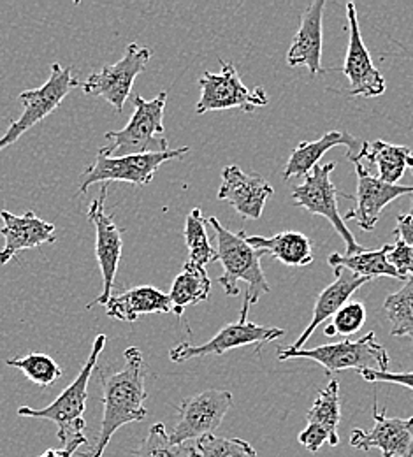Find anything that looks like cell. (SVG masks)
I'll return each instance as SVG.
<instances>
[{
    "mask_svg": "<svg viewBox=\"0 0 413 457\" xmlns=\"http://www.w3.org/2000/svg\"><path fill=\"white\" fill-rule=\"evenodd\" d=\"M206 220L217 234V261L224 268L217 282L226 290V295H239V282H244L243 310H250L252 304L259 303L260 295L271 290L260 268V257L264 253L248 245L244 230L233 232L222 226L217 217Z\"/></svg>",
    "mask_w": 413,
    "mask_h": 457,
    "instance_id": "cell-2",
    "label": "cell"
},
{
    "mask_svg": "<svg viewBox=\"0 0 413 457\" xmlns=\"http://www.w3.org/2000/svg\"><path fill=\"white\" fill-rule=\"evenodd\" d=\"M7 366L20 370L30 382L43 389L52 387L63 375L59 364L50 355L41 352H30L23 357L9 359Z\"/></svg>",
    "mask_w": 413,
    "mask_h": 457,
    "instance_id": "cell-30",
    "label": "cell"
},
{
    "mask_svg": "<svg viewBox=\"0 0 413 457\" xmlns=\"http://www.w3.org/2000/svg\"><path fill=\"white\" fill-rule=\"evenodd\" d=\"M368 141H362L354 137L349 132L342 130H329L317 141H301L291 154V159L284 170V179H291L294 176H306L313 171L320 159L335 146H345L347 148V159L351 162H360L364 159Z\"/></svg>",
    "mask_w": 413,
    "mask_h": 457,
    "instance_id": "cell-20",
    "label": "cell"
},
{
    "mask_svg": "<svg viewBox=\"0 0 413 457\" xmlns=\"http://www.w3.org/2000/svg\"><path fill=\"white\" fill-rule=\"evenodd\" d=\"M206 224L208 220L202 217L201 208H194L186 220H185V228H183V237L188 248V261L194 266L204 268L210 262L217 261V250L211 246L206 232Z\"/></svg>",
    "mask_w": 413,
    "mask_h": 457,
    "instance_id": "cell-29",
    "label": "cell"
},
{
    "mask_svg": "<svg viewBox=\"0 0 413 457\" xmlns=\"http://www.w3.org/2000/svg\"><path fill=\"white\" fill-rule=\"evenodd\" d=\"M357 174V192H355L354 210L347 213V220H355L362 230H373L384 208L394 199L413 194V185H389L378 176L366 171L362 162H355Z\"/></svg>",
    "mask_w": 413,
    "mask_h": 457,
    "instance_id": "cell-16",
    "label": "cell"
},
{
    "mask_svg": "<svg viewBox=\"0 0 413 457\" xmlns=\"http://www.w3.org/2000/svg\"><path fill=\"white\" fill-rule=\"evenodd\" d=\"M347 18H349V50L343 65V74L351 81V96L352 97H378L385 92L387 83L382 72L375 67L371 55L362 41L357 7L354 2L347 4Z\"/></svg>",
    "mask_w": 413,
    "mask_h": 457,
    "instance_id": "cell-15",
    "label": "cell"
},
{
    "mask_svg": "<svg viewBox=\"0 0 413 457\" xmlns=\"http://www.w3.org/2000/svg\"><path fill=\"white\" fill-rule=\"evenodd\" d=\"M246 241L255 250L268 253L291 268L310 266L315 259L311 239L302 232L285 230V232L275 234L271 237L246 234Z\"/></svg>",
    "mask_w": 413,
    "mask_h": 457,
    "instance_id": "cell-24",
    "label": "cell"
},
{
    "mask_svg": "<svg viewBox=\"0 0 413 457\" xmlns=\"http://www.w3.org/2000/svg\"><path fill=\"white\" fill-rule=\"evenodd\" d=\"M275 188L259 174H248L239 166H227L222 171L219 201H227L243 219L257 220L262 217L266 201Z\"/></svg>",
    "mask_w": 413,
    "mask_h": 457,
    "instance_id": "cell-18",
    "label": "cell"
},
{
    "mask_svg": "<svg viewBox=\"0 0 413 457\" xmlns=\"http://www.w3.org/2000/svg\"><path fill=\"white\" fill-rule=\"evenodd\" d=\"M78 87H81V83L76 79L70 69H63L59 62L52 63L50 78L43 87L20 94L23 113L18 120H11L9 129L0 137V152L14 145L27 130L54 113L70 90Z\"/></svg>",
    "mask_w": 413,
    "mask_h": 457,
    "instance_id": "cell-7",
    "label": "cell"
},
{
    "mask_svg": "<svg viewBox=\"0 0 413 457\" xmlns=\"http://www.w3.org/2000/svg\"><path fill=\"white\" fill-rule=\"evenodd\" d=\"M410 215H412V217H413V194H412V206H410Z\"/></svg>",
    "mask_w": 413,
    "mask_h": 457,
    "instance_id": "cell-38",
    "label": "cell"
},
{
    "mask_svg": "<svg viewBox=\"0 0 413 457\" xmlns=\"http://www.w3.org/2000/svg\"><path fill=\"white\" fill-rule=\"evenodd\" d=\"M188 154V146L168 150L162 154H141L127 157H101L85 168L79 176V194H85L95 183L125 181L136 187H146L152 183L159 168L169 161L183 159Z\"/></svg>",
    "mask_w": 413,
    "mask_h": 457,
    "instance_id": "cell-8",
    "label": "cell"
},
{
    "mask_svg": "<svg viewBox=\"0 0 413 457\" xmlns=\"http://www.w3.org/2000/svg\"><path fill=\"white\" fill-rule=\"evenodd\" d=\"M384 313L391 322V337L413 342V278L384 301Z\"/></svg>",
    "mask_w": 413,
    "mask_h": 457,
    "instance_id": "cell-28",
    "label": "cell"
},
{
    "mask_svg": "<svg viewBox=\"0 0 413 457\" xmlns=\"http://www.w3.org/2000/svg\"><path fill=\"white\" fill-rule=\"evenodd\" d=\"M220 72L206 71L199 78L201 97L195 106L197 114L235 108L244 113H252L253 110L264 108L269 103V97L262 87L248 88L241 81L235 63L220 60Z\"/></svg>",
    "mask_w": 413,
    "mask_h": 457,
    "instance_id": "cell-6",
    "label": "cell"
},
{
    "mask_svg": "<svg viewBox=\"0 0 413 457\" xmlns=\"http://www.w3.org/2000/svg\"><path fill=\"white\" fill-rule=\"evenodd\" d=\"M375 426L371 431L354 429L351 445L357 451L378 449L384 457H413V417H387L385 408L373 404Z\"/></svg>",
    "mask_w": 413,
    "mask_h": 457,
    "instance_id": "cell-14",
    "label": "cell"
},
{
    "mask_svg": "<svg viewBox=\"0 0 413 457\" xmlns=\"http://www.w3.org/2000/svg\"><path fill=\"white\" fill-rule=\"evenodd\" d=\"M331 268H347L360 278L373 280L376 277H391L401 280L398 271L387 261V245L378 250H364L355 255L331 253L327 259Z\"/></svg>",
    "mask_w": 413,
    "mask_h": 457,
    "instance_id": "cell-27",
    "label": "cell"
},
{
    "mask_svg": "<svg viewBox=\"0 0 413 457\" xmlns=\"http://www.w3.org/2000/svg\"><path fill=\"white\" fill-rule=\"evenodd\" d=\"M359 375H360L366 382L398 384V386H403V387L412 389L413 391V371H409V373H392V371H371V370H364V371H359Z\"/></svg>",
    "mask_w": 413,
    "mask_h": 457,
    "instance_id": "cell-35",
    "label": "cell"
},
{
    "mask_svg": "<svg viewBox=\"0 0 413 457\" xmlns=\"http://www.w3.org/2000/svg\"><path fill=\"white\" fill-rule=\"evenodd\" d=\"M246 317H248V313H239L237 322L227 324L226 328H222L210 342L202 343V345L179 343L175 348H171L169 359L173 362H183V361L204 357V355H222L233 348L273 342L285 335V331L280 328L259 326L255 322H248Z\"/></svg>",
    "mask_w": 413,
    "mask_h": 457,
    "instance_id": "cell-13",
    "label": "cell"
},
{
    "mask_svg": "<svg viewBox=\"0 0 413 457\" xmlns=\"http://www.w3.org/2000/svg\"><path fill=\"white\" fill-rule=\"evenodd\" d=\"M199 457H259L257 451L241 438H220L215 435L197 440Z\"/></svg>",
    "mask_w": 413,
    "mask_h": 457,
    "instance_id": "cell-32",
    "label": "cell"
},
{
    "mask_svg": "<svg viewBox=\"0 0 413 457\" xmlns=\"http://www.w3.org/2000/svg\"><path fill=\"white\" fill-rule=\"evenodd\" d=\"M278 359H310L318 362L327 375L343 371V370H355L364 371H389V353L382 343L376 342L375 333H368L357 342L343 340L338 343H327L317 348H278Z\"/></svg>",
    "mask_w": 413,
    "mask_h": 457,
    "instance_id": "cell-5",
    "label": "cell"
},
{
    "mask_svg": "<svg viewBox=\"0 0 413 457\" xmlns=\"http://www.w3.org/2000/svg\"><path fill=\"white\" fill-rule=\"evenodd\" d=\"M136 457H199L195 445L181 444L175 445L169 438V433L162 422L153 424L139 444Z\"/></svg>",
    "mask_w": 413,
    "mask_h": 457,
    "instance_id": "cell-31",
    "label": "cell"
},
{
    "mask_svg": "<svg viewBox=\"0 0 413 457\" xmlns=\"http://www.w3.org/2000/svg\"><path fill=\"white\" fill-rule=\"evenodd\" d=\"M152 55V48L130 43L117 63L104 65L101 71L90 74L81 88L87 96H97L106 99L108 104H112L121 113L127 99L132 94V85L136 78L143 72Z\"/></svg>",
    "mask_w": 413,
    "mask_h": 457,
    "instance_id": "cell-10",
    "label": "cell"
},
{
    "mask_svg": "<svg viewBox=\"0 0 413 457\" xmlns=\"http://www.w3.org/2000/svg\"><path fill=\"white\" fill-rule=\"evenodd\" d=\"M211 294V280L206 273V268L194 266L185 262L181 273L178 275L169 292L173 303V313L183 315V312L192 306L206 301Z\"/></svg>",
    "mask_w": 413,
    "mask_h": 457,
    "instance_id": "cell-26",
    "label": "cell"
},
{
    "mask_svg": "<svg viewBox=\"0 0 413 457\" xmlns=\"http://www.w3.org/2000/svg\"><path fill=\"white\" fill-rule=\"evenodd\" d=\"M134 113L121 130L106 132V145L97 150L101 157H127L141 154H162L169 150L164 112L168 103V92H161L153 99L141 96L132 97Z\"/></svg>",
    "mask_w": 413,
    "mask_h": 457,
    "instance_id": "cell-3",
    "label": "cell"
},
{
    "mask_svg": "<svg viewBox=\"0 0 413 457\" xmlns=\"http://www.w3.org/2000/svg\"><path fill=\"white\" fill-rule=\"evenodd\" d=\"M108 342L106 335L95 337L90 355L87 362L81 366L78 377L60 393L59 398L54 401L52 404L45 408H29V406H20L18 415L20 417H29V419H46L52 420L59 428V440L62 445H69L78 440H87L85 438V410H87V398H88V384L92 378L94 370L97 368V361L101 352L104 350Z\"/></svg>",
    "mask_w": 413,
    "mask_h": 457,
    "instance_id": "cell-4",
    "label": "cell"
},
{
    "mask_svg": "<svg viewBox=\"0 0 413 457\" xmlns=\"http://www.w3.org/2000/svg\"><path fill=\"white\" fill-rule=\"evenodd\" d=\"M231 406L233 395L222 389H210L185 398L178 406L177 424L169 433L171 442L181 445L213 435Z\"/></svg>",
    "mask_w": 413,
    "mask_h": 457,
    "instance_id": "cell-11",
    "label": "cell"
},
{
    "mask_svg": "<svg viewBox=\"0 0 413 457\" xmlns=\"http://www.w3.org/2000/svg\"><path fill=\"white\" fill-rule=\"evenodd\" d=\"M398 228L394 230L396 237L413 246V217L412 215H398Z\"/></svg>",
    "mask_w": 413,
    "mask_h": 457,
    "instance_id": "cell-36",
    "label": "cell"
},
{
    "mask_svg": "<svg viewBox=\"0 0 413 457\" xmlns=\"http://www.w3.org/2000/svg\"><path fill=\"white\" fill-rule=\"evenodd\" d=\"M342 420L340 382L329 380V384L318 393L313 406L306 415L308 426L299 433L297 440L310 453H318L322 445L329 444L336 447L340 444L338 426Z\"/></svg>",
    "mask_w": 413,
    "mask_h": 457,
    "instance_id": "cell-17",
    "label": "cell"
},
{
    "mask_svg": "<svg viewBox=\"0 0 413 457\" xmlns=\"http://www.w3.org/2000/svg\"><path fill=\"white\" fill-rule=\"evenodd\" d=\"M0 219L4 222L0 234L5 241L0 250V266L7 264L23 250L55 243V224L45 222L34 212L14 215L7 210H0Z\"/></svg>",
    "mask_w": 413,
    "mask_h": 457,
    "instance_id": "cell-19",
    "label": "cell"
},
{
    "mask_svg": "<svg viewBox=\"0 0 413 457\" xmlns=\"http://www.w3.org/2000/svg\"><path fill=\"white\" fill-rule=\"evenodd\" d=\"M366 322V306L360 301H349L338 313L333 317V324L324 329L326 337H352L362 329Z\"/></svg>",
    "mask_w": 413,
    "mask_h": 457,
    "instance_id": "cell-33",
    "label": "cell"
},
{
    "mask_svg": "<svg viewBox=\"0 0 413 457\" xmlns=\"http://www.w3.org/2000/svg\"><path fill=\"white\" fill-rule=\"evenodd\" d=\"M106 197H108V183L103 185L101 195L92 201V204L87 212V219L95 228V257H97L101 275H103L101 295H97V299L92 301L87 306V310H92L95 304L106 306V303L110 301V297L113 294V286H115L120 259H121L123 228H120L115 224V219L106 212V208H104Z\"/></svg>",
    "mask_w": 413,
    "mask_h": 457,
    "instance_id": "cell-12",
    "label": "cell"
},
{
    "mask_svg": "<svg viewBox=\"0 0 413 457\" xmlns=\"http://www.w3.org/2000/svg\"><path fill=\"white\" fill-rule=\"evenodd\" d=\"M364 159L376 168L378 178L389 185H398L405 170L413 171L412 150L409 146L391 145L382 139L366 145Z\"/></svg>",
    "mask_w": 413,
    "mask_h": 457,
    "instance_id": "cell-25",
    "label": "cell"
},
{
    "mask_svg": "<svg viewBox=\"0 0 413 457\" xmlns=\"http://www.w3.org/2000/svg\"><path fill=\"white\" fill-rule=\"evenodd\" d=\"M387 261L398 271L403 282L413 278V246L396 239L394 245H387Z\"/></svg>",
    "mask_w": 413,
    "mask_h": 457,
    "instance_id": "cell-34",
    "label": "cell"
},
{
    "mask_svg": "<svg viewBox=\"0 0 413 457\" xmlns=\"http://www.w3.org/2000/svg\"><path fill=\"white\" fill-rule=\"evenodd\" d=\"M335 270V282L331 286L326 287L318 295H317V303L313 306V317L311 322L308 324V328L299 335V338L295 340L293 346H287L291 350H301L306 342L310 340V337L315 333V329L324 324L326 320L333 319L338 310H342L349 299L354 295L360 287L371 280L368 278H360L354 275L352 271H349L347 268H333Z\"/></svg>",
    "mask_w": 413,
    "mask_h": 457,
    "instance_id": "cell-21",
    "label": "cell"
},
{
    "mask_svg": "<svg viewBox=\"0 0 413 457\" xmlns=\"http://www.w3.org/2000/svg\"><path fill=\"white\" fill-rule=\"evenodd\" d=\"M83 445H88V440L72 442V444L65 445L63 449H48L46 453H43L39 457H72L76 454V451H79Z\"/></svg>",
    "mask_w": 413,
    "mask_h": 457,
    "instance_id": "cell-37",
    "label": "cell"
},
{
    "mask_svg": "<svg viewBox=\"0 0 413 457\" xmlns=\"http://www.w3.org/2000/svg\"><path fill=\"white\" fill-rule=\"evenodd\" d=\"M336 164H318L313 171L304 176V181L299 183L293 192L294 204L310 212L311 215H320L329 224L336 228L340 237L345 241V253L343 255H355L364 252V248L355 241L354 234L345 226L343 217L338 210V188L331 181V172L335 171Z\"/></svg>",
    "mask_w": 413,
    "mask_h": 457,
    "instance_id": "cell-9",
    "label": "cell"
},
{
    "mask_svg": "<svg viewBox=\"0 0 413 457\" xmlns=\"http://www.w3.org/2000/svg\"><path fill=\"white\" fill-rule=\"evenodd\" d=\"M326 0H315L301 16V23L293 45L287 52V63L291 67L306 65L311 76L320 74L322 69V18Z\"/></svg>",
    "mask_w": 413,
    "mask_h": 457,
    "instance_id": "cell-22",
    "label": "cell"
},
{
    "mask_svg": "<svg viewBox=\"0 0 413 457\" xmlns=\"http://www.w3.org/2000/svg\"><path fill=\"white\" fill-rule=\"evenodd\" d=\"M125 364L120 371L103 373V422L94 451L83 457H103L112 442L113 435L125 424L143 420L148 411L145 401L148 398L145 380L148 375V366L143 352L137 346H128L123 352Z\"/></svg>",
    "mask_w": 413,
    "mask_h": 457,
    "instance_id": "cell-1",
    "label": "cell"
},
{
    "mask_svg": "<svg viewBox=\"0 0 413 457\" xmlns=\"http://www.w3.org/2000/svg\"><path fill=\"white\" fill-rule=\"evenodd\" d=\"M171 312L175 310L169 294L152 286L132 287L117 294L113 292L106 303V315L127 324H134L141 315Z\"/></svg>",
    "mask_w": 413,
    "mask_h": 457,
    "instance_id": "cell-23",
    "label": "cell"
}]
</instances>
